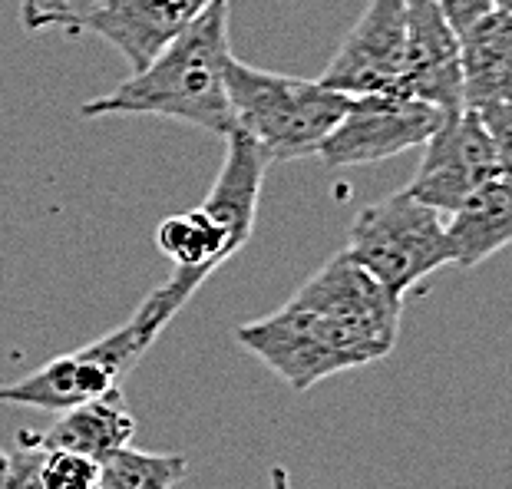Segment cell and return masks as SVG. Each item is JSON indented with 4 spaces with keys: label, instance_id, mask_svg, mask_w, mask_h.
<instances>
[{
    "label": "cell",
    "instance_id": "6da1fadb",
    "mask_svg": "<svg viewBox=\"0 0 512 489\" xmlns=\"http://www.w3.org/2000/svg\"><path fill=\"white\" fill-rule=\"evenodd\" d=\"M403 298L337 252L278 311L235 328V341L281 384L308 394L321 380L377 364L397 347Z\"/></svg>",
    "mask_w": 512,
    "mask_h": 489
},
{
    "label": "cell",
    "instance_id": "7a4b0ae2",
    "mask_svg": "<svg viewBox=\"0 0 512 489\" xmlns=\"http://www.w3.org/2000/svg\"><path fill=\"white\" fill-rule=\"evenodd\" d=\"M228 24L232 0H212L149 67L136 70L113 93L83 103L80 116H169L212 136H228L235 129L225 86V63L232 57Z\"/></svg>",
    "mask_w": 512,
    "mask_h": 489
},
{
    "label": "cell",
    "instance_id": "3957f363",
    "mask_svg": "<svg viewBox=\"0 0 512 489\" xmlns=\"http://www.w3.org/2000/svg\"><path fill=\"white\" fill-rule=\"evenodd\" d=\"M205 285L189 268H176L166 285L152 288L143 304L129 314V321L116 331L90 341L73 354L53 357L50 364L37 367L34 374L0 387V404H20L63 414L76 404H86L93 397L119 394V380L133 374V367L143 361L146 351L159 341V334L169 328V321L189 304V298Z\"/></svg>",
    "mask_w": 512,
    "mask_h": 489
},
{
    "label": "cell",
    "instance_id": "277c9868",
    "mask_svg": "<svg viewBox=\"0 0 512 489\" xmlns=\"http://www.w3.org/2000/svg\"><path fill=\"white\" fill-rule=\"evenodd\" d=\"M225 86L235 129L252 136L268 162L318 156L321 143L351 106V96L321 80L258 70L238 57L225 63Z\"/></svg>",
    "mask_w": 512,
    "mask_h": 489
},
{
    "label": "cell",
    "instance_id": "5b68a950",
    "mask_svg": "<svg viewBox=\"0 0 512 489\" xmlns=\"http://www.w3.org/2000/svg\"><path fill=\"white\" fill-rule=\"evenodd\" d=\"M341 252L400 298L433 271L453 265L443 215L407 189L357 212Z\"/></svg>",
    "mask_w": 512,
    "mask_h": 489
},
{
    "label": "cell",
    "instance_id": "8992f818",
    "mask_svg": "<svg viewBox=\"0 0 512 489\" xmlns=\"http://www.w3.org/2000/svg\"><path fill=\"white\" fill-rule=\"evenodd\" d=\"M443 116L440 106L407 100V96H351L341 123L321 143L318 159L331 169L394 159L427 143Z\"/></svg>",
    "mask_w": 512,
    "mask_h": 489
},
{
    "label": "cell",
    "instance_id": "52a82bcc",
    "mask_svg": "<svg viewBox=\"0 0 512 489\" xmlns=\"http://www.w3.org/2000/svg\"><path fill=\"white\" fill-rule=\"evenodd\" d=\"M499 172L503 169L483 116L470 106H460L446 113L437 133L423 143V159L407 192L440 215H450L476 186Z\"/></svg>",
    "mask_w": 512,
    "mask_h": 489
},
{
    "label": "cell",
    "instance_id": "ba28073f",
    "mask_svg": "<svg viewBox=\"0 0 512 489\" xmlns=\"http://www.w3.org/2000/svg\"><path fill=\"white\" fill-rule=\"evenodd\" d=\"M407 0H370L321 83L347 96H403Z\"/></svg>",
    "mask_w": 512,
    "mask_h": 489
},
{
    "label": "cell",
    "instance_id": "9c48e42d",
    "mask_svg": "<svg viewBox=\"0 0 512 489\" xmlns=\"http://www.w3.org/2000/svg\"><path fill=\"white\" fill-rule=\"evenodd\" d=\"M403 96L440 106L443 113L463 106L460 37L446 24L437 0H407V70Z\"/></svg>",
    "mask_w": 512,
    "mask_h": 489
},
{
    "label": "cell",
    "instance_id": "30bf717a",
    "mask_svg": "<svg viewBox=\"0 0 512 489\" xmlns=\"http://www.w3.org/2000/svg\"><path fill=\"white\" fill-rule=\"evenodd\" d=\"M209 4L212 0H96V7L83 17L80 34L113 43L136 73L149 67L152 57Z\"/></svg>",
    "mask_w": 512,
    "mask_h": 489
},
{
    "label": "cell",
    "instance_id": "8fae6325",
    "mask_svg": "<svg viewBox=\"0 0 512 489\" xmlns=\"http://www.w3.org/2000/svg\"><path fill=\"white\" fill-rule=\"evenodd\" d=\"M446 242L456 268H476L512 245V176L486 179L446 215Z\"/></svg>",
    "mask_w": 512,
    "mask_h": 489
},
{
    "label": "cell",
    "instance_id": "7c38bea8",
    "mask_svg": "<svg viewBox=\"0 0 512 489\" xmlns=\"http://www.w3.org/2000/svg\"><path fill=\"white\" fill-rule=\"evenodd\" d=\"M460 73L463 106L486 110L512 103V17L493 10L460 34Z\"/></svg>",
    "mask_w": 512,
    "mask_h": 489
},
{
    "label": "cell",
    "instance_id": "4fadbf2b",
    "mask_svg": "<svg viewBox=\"0 0 512 489\" xmlns=\"http://www.w3.org/2000/svg\"><path fill=\"white\" fill-rule=\"evenodd\" d=\"M136 433V417L123 404V390L110 397H93L86 404L63 410L50 430L34 433L40 447L47 450H76L103 460L106 453L129 447Z\"/></svg>",
    "mask_w": 512,
    "mask_h": 489
},
{
    "label": "cell",
    "instance_id": "5bb4252c",
    "mask_svg": "<svg viewBox=\"0 0 512 489\" xmlns=\"http://www.w3.org/2000/svg\"><path fill=\"white\" fill-rule=\"evenodd\" d=\"M156 245L176 268H189L205 281H209L228 258H235L245 248L242 238L225 222L215 219L205 205L162 219L156 228Z\"/></svg>",
    "mask_w": 512,
    "mask_h": 489
},
{
    "label": "cell",
    "instance_id": "9a60e30c",
    "mask_svg": "<svg viewBox=\"0 0 512 489\" xmlns=\"http://www.w3.org/2000/svg\"><path fill=\"white\" fill-rule=\"evenodd\" d=\"M189 460L179 453L119 447L100 460V489H172L185 480Z\"/></svg>",
    "mask_w": 512,
    "mask_h": 489
},
{
    "label": "cell",
    "instance_id": "2e32d148",
    "mask_svg": "<svg viewBox=\"0 0 512 489\" xmlns=\"http://www.w3.org/2000/svg\"><path fill=\"white\" fill-rule=\"evenodd\" d=\"M40 480L43 489H100V460L76 450H47Z\"/></svg>",
    "mask_w": 512,
    "mask_h": 489
},
{
    "label": "cell",
    "instance_id": "e0dca14e",
    "mask_svg": "<svg viewBox=\"0 0 512 489\" xmlns=\"http://www.w3.org/2000/svg\"><path fill=\"white\" fill-rule=\"evenodd\" d=\"M10 463H7V486L4 489H43L40 480V463L47 447H40L37 437L30 430H24L17 437V450H7Z\"/></svg>",
    "mask_w": 512,
    "mask_h": 489
},
{
    "label": "cell",
    "instance_id": "ac0fdd59",
    "mask_svg": "<svg viewBox=\"0 0 512 489\" xmlns=\"http://www.w3.org/2000/svg\"><path fill=\"white\" fill-rule=\"evenodd\" d=\"M483 116V123L493 136V146H496V156H499V169L512 176V103H496V106H486V110H476Z\"/></svg>",
    "mask_w": 512,
    "mask_h": 489
},
{
    "label": "cell",
    "instance_id": "d6986e66",
    "mask_svg": "<svg viewBox=\"0 0 512 489\" xmlns=\"http://www.w3.org/2000/svg\"><path fill=\"white\" fill-rule=\"evenodd\" d=\"M446 24L456 30V37L466 34L473 24H479L486 14H493L496 10V0H437Z\"/></svg>",
    "mask_w": 512,
    "mask_h": 489
},
{
    "label": "cell",
    "instance_id": "ffe728a7",
    "mask_svg": "<svg viewBox=\"0 0 512 489\" xmlns=\"http://www.w3.org/2000/svg\"><path fill=\"white\" fill-rule=\"evenodd\" d=\"M7 463H10V453L0 450V489L7 486Z\"/></svg>",
    "mask_w": 512,
    "mask_h": 489
},
{
    "label": "cell",
    "instance_id": "44dd1931",
    "mask_svg": "<svg viewBox=\"0 0 512 489\" xmlns=\"http://www.w3.org/2000/svg\"><path fill=\"white\" fill-rule=\"evenodd\" d=\"M496 10H503L506 17H512V0H496Z\"/></svg>",
    "mask_w": 512,
    "mask_h": 489
}]
</instances>
